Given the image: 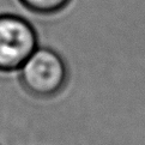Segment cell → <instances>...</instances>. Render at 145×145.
<instances>
[{"label":"cell","instance_id":"1","mask_svg":"<svg viewBox=\"0 0 145 145\" xmlns=\"http://www.w3.org/2000/svg\"><path fill=\"white\" fill-rule=\"evenodd\" d=\"M18 71L24 89L41 98L58 95L69 79V69L63 56L47 47L36 48Z\"/></svg>","mask_w":145,"mask_h":145},{"label":"cell","instance_id":"2","mask_svg":"<svg viewBox=\"0 0 145 145\" xmlns=\"http://www.w3.org/2000/svg\"><path fill=\"white\" fill-rule=\"evenodd\" d=\"M37 47V31L28 19L13 13L0 14V71L19 70Z\"/></svg>","mask_w":145,"mask_h":145},{"label":"cell","instance_id":"3","mask_svg":"<svg viewBox=\"0 0 145 145\" xmlns=\"http://www.w3.org/2000/svg\"><path fill=\"white\" fill-rule=\"evenodd\" d=\"M72 0H19L30 12L40 16H52L65 10Z\"/></svg>","mask_w":145,"mask_h":145}]
</instances>
